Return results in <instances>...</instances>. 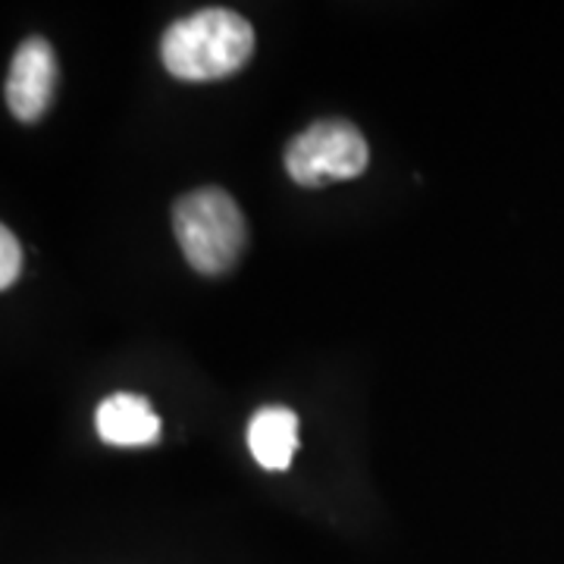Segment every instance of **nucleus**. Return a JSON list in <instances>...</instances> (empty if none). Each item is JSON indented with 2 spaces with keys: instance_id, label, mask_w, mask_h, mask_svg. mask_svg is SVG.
Wrapping results in <instances>:
<instances>
[{
  "instance_id": "obj_2",
  "label": "nucleus",
  "mask_w": 564,
  "mask_h": 564,
  "mask_svg": "<svg viewBox=\"0 0 564 564\" xmlns=\"http://www.w3.org/2000/svg\"><path fill=\"white\" fill-rule=\"evenodd\" d=\"M173 232L185 261L198 273H226L242 254L248 229L236 198L217 185L182 195L173 204Z\"/></svg>"
},
{
  "instance_id": "obj_3",
  "label": "nucleus",
  "mask_w": 564,
  "mask_h": 564,
  "mask_svg": "<svg viewBox=\"0 0 564 564\" xmlns=\"http://www.w3.org/2000/svg\"><path fill=\"white\" fill-rule=\"evenodd\" d=\"M367 161H370V148L361 129L345 120L314 122L285 148V170L304 188H321L336 180H355L367 170Z\"/></svg>"
},
{
  "instance_id": "obj_1",
  "label": "nucleus",
  "mask_w": 564,
  "mask_h": 564,
  "mask_svg": "<svg viewBox=\"0 0 564 564\" xmlns=\"http://www.w3.org/2000/svg\"><path fill=\"white\" fill-rule=\"evenodd\" d=\"M254 54L251 22L232 10H198L173 22L161 39L163 66L185 82H210L239 73Z\"/></svg>"
},
{
  "instance_id": "obj_5",
  "label": "nucleus",
  "mask_w": 564,
  "mask_h": 564,
  "mask_svg": "<svg viewBox=\"0 0 564 564\" xmlns=\"http://www.w3.org/2000/svg\"><path fill=\"white\" fill-rule=\"evenodd\" d=\"M95 426L104 443L122 445V448L154 445L161 436V417L154 414L148 399L132 395V392H117L104 399L95 414Z\"/></svg>"
},
{
  "instance_id": "obj_7",
  "label": "nucleus",
  "mask_w": 564,
  "mask_h": 564,
  "mask_svg": "<svg viewBox=\"0 0 564 564\" xmlns=\"http://www.w3.org/2000/svg\"><path fill=\"white\" fill-rule=\"evenodd\" d=\"M20 267H22V248L17 242V236L3 226L0 229V285L3 289H10L17 276H20Z\"/></svg>"
},
{
  "instance_id": "obj_6",
  "label": "nucleus",
  "mask_w": 564,
  "mask_h": 564,
  "mask_svg": "<svg viewBox=\"0 0 564 564\" xmlns=\"http://www.w3.org/2000/svg\"><path fill=\"white\" fill-rule=\"evenodd\" d=\"M248 448L267 470H285L299 448V414L289 408H261L248 423Z\"/></svg>"
},
{
  "instance_id": "obj_4",
  "label": "nucleus",
  "mask_w": 564,
  "mask_h": 564,
  "mask_svg": "<svg viewBox=\"0 0 564 564\" xmlns=\"http://www.w3.org/2000/svg\"><path fill=\"white\" fill-rule=\"evenodd\" d=\"M57 54L44 39H25L13 54L7 73V107L22 122H35L47 113L57 91Z\"/></svg>"
}]
</instances>
